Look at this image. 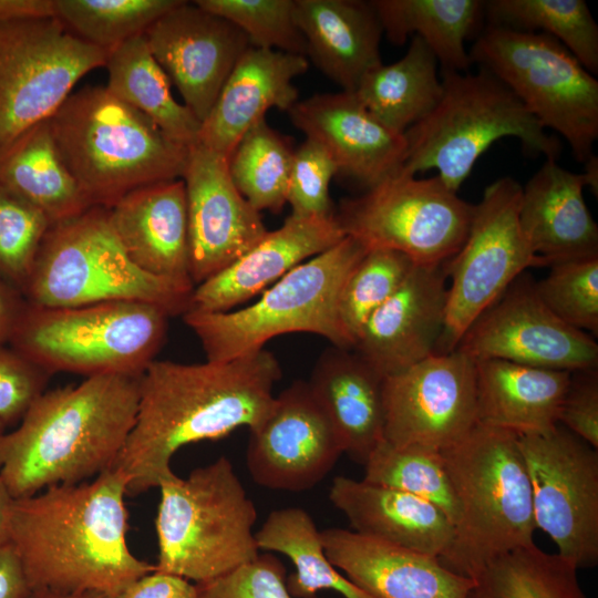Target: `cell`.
Returning a JSON list of instances; mask_svg holds the SVG:
<instances>
[{"mask_svg":"<svg viewBox=\"0 0 598 598\" xmlns=\"http://www.w3.org/2000/svg\"><path fill=\"white\" fill-rule=\"evenodd\" d=\"M436 106L404 133L402 169L411 175L435 169L457 193L477 159L492 144L516 137L530 154L557 159L559 140L549 136L518 97L484 68L475 73L443 72Z\"/></svg>","mask_w":598,"mask_h":598,"instance_id":"cell-7","label":"cell"},{"mask_svg":"<svg viewBox=\"0 0 598 598\" xmlns=\"http://www.w3.org/2000/svg\"><path fill=\"white\" fill-rule=\"evenodd\" d=\"M584 165L578 174L546 159L522 189L519 225L543 266L598 256V226L584 198L586 186L597 195V156Z\"/></svg>","mask_w":598,"mask_h":598,"instance_id":"cell-23","label":"cell"},{"mask_svg":"<svg viewBox=\"0 0 598 598\" xmlns=\"http://www.w3.org/2000/svg\"><path fill=\"white\" fill-rule=\"evenodd\" d=\"M415 264L404 254L368 249L348 275L338 298V318L352 349L363 324L402 285Z\"/></svg>","mask_w":598,"mask_h":598,"instance_id":"cell-42","label":"cell"},{"mask_svg":"<svg viewBox=\"0 0 598 598\" xmlns=\"http://www.w3.org/2000/svg\"><path fill=\"white\" fill-rule=\"evenodd\" d=\"M437 64L424 41L413 35L399 61L370 70L353 93L381 123L404 134L429 115L442 96Z\"/></svg>","mask_w":598,"mask_h":598,"instance_id":"cell-34","label":"cell"},{"mask_svg":"<svg viewBox=\"0 0 598 598\" xmlns=\"http://www.w3.org/2000/svg\"><path fill=\"white\" fill-rule=\"evenodd\" d=\"M112 598H198V589L184 577L155 569L133 580Z\"/></svg>","mask_w":598,"mask_h":598,"instance_id":"cell-50","label":"cell"},{"mask_svg":"<svg viewBox=\"0 0 598 598\" xmlns=\"http://www.w3.org/2000/svg\"><path fill=\"white\" fill-rule=\"evenodd\" d=\"M332 565L372 598H468L474 579L447 568L440 558L354 530H321Z\"/></svg>","mask_w":598,"mask_h":598,"instance_id":"cell-24","label":"cell"},{"mask_svg":"<svg viewBox=\"0 0 598 598\" xmlns=\"http://www.w3.org/2000/svg\"><path fill=\"white\" fill-rule=\"evenodd\" d=\"M105 87L117 99L152 120L175 142L190 147L198 143L202 123L171 91L172 82L153 56L144 34L110 52Z\"/></svg>","mask_w":598,"mask_h":598,"instance_id":"cell-35","label":"cell"},{"mask_svg":"<svg viewBox=\"0 0 598 598\" xmlns=\"http://www.w3.org/2000/svg\"><path fill=\"white\" fill-rule=\"evenodd\" d=\"M339 168L330 153L307 138L293 151L287 203L291 214L301 217L334 215L329 195L331 179Z\"/></svg>","mask_w":598,"mask_h":598,"instance_id":"cell-46","label":"cell"},{"mask_svg":"<svg viewBox=\"0 0 598 598\" xmlns=\"http://www.w3.org/2000/svg\"><path fill=\"white\" fill-rule=\"evenodd\" d=\"M329 498L354 532L443 559L454 526L432 503L406 492L347 476L333 478Z\"/></svg>","mask_w":598,"mask_h":598,"instance_id":"cell-28","label":"cell"},{"mask_svg":"<svg viewBox=\"0 0 598 598\" xmlns=\"http://www.w3.org/2000/svg\"><path fill=\"white\" fill-rule=\"evenodd\" d=\"M295 148L262 118L249 128L228 158L231 179L259 213H279L287 204Z\"/></svg>","mask_w":598,"mask_h":598,"instance_id":"cell-39","label":"cell"},{"mask_svg":"<svg viewBox=\"0 0 598 598\" xmlns=\"http://www.w3.org/2000/svg\"><path fill=\"white\" fill-rule=\"evenodd\" d=\"M442 454L458 507L441 559L447 568L474 579L501 556L534 545L532 485L517 434L477 423Z\"/></svg>","mask_w":598,"mask_h":598,"instance_id":"cell-5","label":"cell"},{"mask_svg":"<svg viewBox=\"0 0 598 598\" xmlns=\"http://www.w3.org/2000/svg\"><path fill=\"white\" fill-rule=\"evenodd\" d=\"M195 286L152 276L128 258L109 220L92 206L51 225L22 290L39 307H75L107 301H142L183 316Z\"/></svg>","mask_w":598,"mask_h":598,"instance_id":"cell-8","label":"cell"},{"mask_svg":"<svg viewBox=\"0 0 598 598\" xmlns=\"http://www.w3.org/2000/svg\"><path fill=\"white\" fill-rule=\"evenodd\" d=\"M22 565L10 544L0 547V598H25L30 592Z\"/></svg>","mask_w":598,"mask_h":598,"instance_id":"cell-51","label":"cell"},{"mask_svg":"<svg viewBox=\"0 0 598 598\" xmlns=\"http://www.w3.org/2000/svg\"><path fill=\"white\" fill-rule=\"evenodd\" d=\"M536 292L563 322L598 333V256L555 262Z\"/></svg>","mask_w":598,"mask_h":598,"instance_id":"cell-44","label":"cell"},{"mask_svg":"<svg viewBox=\"0 0 598 598\" xmlns=\"http://www.w3.org/2000/svg\"><path fill=\"white\" fill-rule=\"evenodd\" d=\"M346 237L336 215L290 214L245 255L195 286L188 310L229 311L265 291L293 268Z\"/></svg>","mask_w":598,"mask_h":598,"instance_id":"cell-25","label":"cell"},{"mask_svg":"<svg viewBox=\"0 0 598 598\" xmlns=\"http://www.w3.org/2000/svg\"><path fill=\"white\" fill-rule=\"evenodd\" d=\"M478 423L517 435L558 425L571 372L505 360L475 361Z\"/></svg>","mask_w":598,"mask_h":598,"instance_id":"cell-31","label":"cell"},{"mask_svg":"<svg viewBox=\"0 0 598 598\" xmlns=\"http://www.w3.org/2000/svg\"><path fill=\"white\" fill-rule=\"evenodd\" d=\"M182 179L187 204L189 277L197 286L245 255L268 229L260 213L235 186L225 155L194 144Z\"/></svg>","mask_w":598,"mask_h":598,"instance_id":"cell-19","label":"cell"},{"mask_svg":"<svg viewBox=\"0 0 598 598\" xmlns=\"http://www.w3.org/2000/svg\"><path fill=\"white\" fill-rule=\"evenodd\" d=\"M58 150L91 206L182 178L188 150L105 86L72 93L49 118Z\"/></svg>","mask_w":598,"mask_h":598,"instance_id":"cell-4","label":"cell"},{"mask_svg":"<svg viewBox=\"0 0 598 598\" xmlns=\"http://www.w3.org/2000/svg\"><path fill=\"white\" fill-rule=\"evenodd\" d=\"M288 114L307 138L330 153L339 174L367 189L400 169L405 161L404 134L381 123L353 92L315 94L297 101Z\"/></svg>","mask_w":598,"mask_h":598,"instance_id":"cell-22","label":"cell"},{"mask_svg":"<svg viewBox=\"0 0 598 598\" xmlns=\"http://www.w3.org/2000/svg\"><path fill=\"white\" fill-rule=\"evenodd\" d=\"M13 503V496L0 477V547L9 544Z\"/></svg>","mask_w":598,"mask_h":598,"instance_id":"cell-54","label":"cell"},{"mask_svg":"<svg viewBox=\"0 0 598 598\" xmlns=\"http://www.w3.org/2000/svg\"><path fill=\"white\" fill-rule=\"evenodd\" d=\"M502 81L546 130L558 132L585 164L598 138V81L557 40L488 24L468 52Z\"/></svg>","mask_w":598,"mask_h":598,"instance_id":"cell-11","label":"cell"},{"mask_svg":"<svg viewBox=\"0 0 598 598\" xmlns=\"http://www.w3.org/2000/svg\"><path fill=\"white\" fill-rule=\"evenodd\" d=\"M344 453L340 436L308 381L275 395L264 421L250 431L246 464L255 483L302 492L320 483Z\"/></svg>","mask_w":598,"mask_h":598,"instance_id":"cell-18","label":"cell"},{"mask_svg":"<svg viewBox=\"0 0 598 598\" xmlns=\"http://www.w3.org/2000/svg\"><path fill=\"white\" fill-rule=\"evenodd\" d=\"M55 18L54 0H0V23Z\"/></svg>","mask_w":598,"mask_h":598,"instance_id":"cell-53","label":"cell"},{"mask_svg":"<svg viewBox=\"0 0 598 598\" xmlns=\"http://www.w3.org/2000/svg\"><path fill=\"white\" fill-rule=\"evenodd\" d=\"M141 375H93L45 391L0 437V477L13 498L112 468L135 421Z\"/></svg>","mask_w":598,"mask_h":598,"instance_id":"cell-3","label":"cell"},{"mask_svg":"<svg viewBox=\"0 0 598 598\" xmlns=\"http://www.w3.org/2000/svg\"><path fill=\"white\" fill-rule=\"evenodd\" d=\"M25 598H112L94 591H60L51 589H31Z\"/></svg>","mask_w":598,"mask_h":598,"instance_id":"cell-55","label":"cell"},{"mask_svg":"<svg viewBox=\"0 0 598 598\" xmlns=\"http://www.w3.org/2000/svg\"><path fill=\"white\" fill-rule=\"evenodd\" d=\"M0 185L39 208L52 225L92 207L58 150L49 120L0 150Z\"/></svg>","mask_w":598,"mask_h":598,"instance_id":"cell-32","label":"cell"},{"mask_svg":"<svg viewBox=\"0 0 598 598\" xmlns=\"http://www.w3.org/2000/svg\"><path fill=\"white\" fill-rule=\"evenodd\" d=\"M536 528L576 568L598 564V451L560 424L517 435Z\"/></svg>","mask_w":598,"mask_h":598,"instance_id":"cell-15","label":"cell"},{"mask_svg":"<svg viewBox=\"0 0 598 598\" xmlns=\"http://www.w3.org/2000/svg\"><path fill=\"white\" fill-rule=\"evenodd\" d=\"M281 375L278 360L265 348L225 362L154 360L140 377L135 421L112 467L126 476L127 495L171 477V461L181 447L258 427Z\"/></svg>","mask_w":598,"mask_h":598,"instance_id":"cell-1","label":"cell"},{"mask_svg":"<svg viewBox=\"0 0 598 598\" xmlns=\"http://www.w3.org/2000/svg\"><path fill=\"white\" fill-rule=\"evenodd\" d=\"M473 208L437 175L416 178L401 167L362 195L342 199L334 215L344 235L368 249H391L415 265L434 266L460 250Z\"/></svg>","mask_w":598,"mask_h":598,"instance_id":"cell-12","label":"cell"},{"mask_svg":"<svg viewBox=\"0 0 598 598\" xmlns=\"http://www.w3.org/2000/svg\"><path fill=\"white\" fill-rule=\"evenodd\" d=\"M124 251L140 269L193 283L185 184L182 178L140 187L107 208Z\"/></svg>","mask_w":598,"mask_h":598,"instance_id":"cell-27","label":"cell"},{"mask_svg":"<svg viewBox=\"0 0 598 598\" xmlns=\"http://www.w3.org/2000/svg\"><path fill=\"white\" fill-rule=\"evenodd\" d=\"M309 68L305 55L250 47L224 83L202 123L198 143L229 158L237 143L271 107L298 101L293 80Z\"/></svg>","mask_w":598,"mask_h":598,"instance_id":"cell-26","label":"cell"},{"mask_svg":"<svg viewBox=\"0 0 598 598\" xmlns=\"http://www.w3.org/2000/svg\"><path fill=\"white\" fill-rule=\"evenodd\" d=\"M127 478L110 468L91 482L48 487L14 499L9 544L30 589L111 597L155 570L126 543Z\"/></svg>","mask_w":598,"mask_h":598,"instance_id":"cell-2","label":"cell"},{"mask_svg":"<svg viewBox=\"0 0 598 598\" xmlns=\"http://www.w3.org/2000/svg\"><path fill=\"white\" fill-rule=\"evenodd\" d=\"M169 317L142 301L58 308L27 302L9 343L50 374L137 377L156 360Z\"/></svg>","mask_w":598,"mask_h":598,"instance_id":"cell-10","label":"cell"},{"mask_svg":"<svg viewBox=\"0 0 598 598\" xmlns=\"http://www.w3.org/2000/svg\"><path fill=\"white\" fill-rule=\"evenodd\" d=\"M558 424L598 450L597 370L571 373Z\"/></svg>","mask_w":598,"mask_h":598,"instance_id":"cell-49","label":"cell"},{"mask_svg":"<svg viewBox=\"0 0 598 598\" xmlns=\"http://www.w3.org/2000/svg\"><path fill=\"white\" fill-rule=\"evenodd\" d=\"M363 480L421 497L455 526L458 507L442 451L417 445H393L381 441L363 464Z\"/></svg>","mask_w":598,"mask_h":598,"instance_id":"cell-40","label":"cell"},{"mask_svg":"<svg viewBox=\"0 0 598 598\" xmlns=\"http://www.w3.org/2000/svg\"><path fill=\"white\" fill-rule=\"evenodd\" d=\"M489 24L550 35L592 75L598 72V25L584 0H489Z\"/></svg>","mask_w":598,"mask_h":598,"instance_id":"cell-38","label":"cell"},{"mask_svg":"<svg viewBox=\"0 0 598 598\" xmlns=\"http://www.w3.org/2000/svg\"><path fill=\"white\" fill-rule=\"evenodd\" d=\"M523 186L512 177L489 184L474 205L466 239L445 262L447 302L443 340L456 348L470 326L529 267L543 266L518 219Z\"/></svg>","mask_w":598,"mask_h":598,"instance_id":"cell-14","label":"cell"},{"mask_svg":"<svg viewBox=\"0 0 598 598\" xmlns=\"http://www.w3.org/2000/svg\"><path fill=\"white\" fill-rule=\"evenodd\" d=\"M158 488L156 570L204 584L259 555L256 505L229 458L220 456L186 477L174 473Z\"/></svg>","mask_w":598,"mask_h":598,"instance_id":"cell-6","label":"cell"},{"mask_svg":"<svg viewBox=\"0 0 598 598\" xmlns=\"http://www.w3.org/2000/svg\"><path fill=\"white\" fill-rule=\"evenodd\" d=\"M181 0H54L55 18L81 40L106 52L144 34Z\"/></svg>","mask_w":598,"mask_h":598,"instance_id":"cell-41","label":"cell"},{"mask_svg":"<svg viewBox=\"0 0 598 598\" xmlns=\"http://www.w3.org/2000/svg\"><path fill=\"white\" fill-rule=\"evenodd\" d=\"M282 563L271 554L204 584H196L198 598H293L286 584Z\"/></svg>","mask_w":598,"mask_h":598,"instance_id":"cell-47","label":"cell"},{"mask_svg":"<svg viewBox=\"0 0 598 598\" xmlns=\"http://www.w3.org/2000/svg\"><path fill=\"white\" fill-rule=\"evenodd\" d=\"M255 538L259 549L280 553L292 561L296 571L286 584L293 598H316L323 589L344 598H372L329 560L321 532L307 511L286 507L270 512Z\"/></svg>","mask_w":598,"mask_h":598,"instance_id":"cell-36","label":"cell"},{"mask_svg":"<svg viewBox=\"0 0 598 598\" xmlns=\"http://www.w3.org/2000/svg\"><path fill=\"white\" fill-rule=\"evenodd\" d=\"M197 6L237 27L254 48L307 54L293 0H196Z\"/></svg>","mask_w":598,"mask_h":598,"instance_id":"cell-43","label":"cell"},{"mask_svg":"<svg viewBox=\"0 0 598 598\" xmlns=\"http://www.w3.org/2000/svg\"><path fill=\"white\" fill-rule=\"evenodd\" d=\"M50 373L12 347L0 346V422H20L45 392Z\"/></svg>","mask_w":598,"mask_h":598,"instance_id":"cell-48","label":"cell"},{"mask_svg":"<svg viewBox=\"0 0 598 598\" xmlns=\"http://www.w3.org/2000/svg\"><path fill=\"white\" fill-rule=\"evenodd\" d=\"M384 440L444 450L477 423L476 367L464 352H435L383 379Z\"/></svg>","mask_w":598,"mask_h":598,"instance_id":"cell-16","label":"cell"},{"mask_svg":"<svg viewBox=\"0 0 598 598\" xmlns=\"http://www.w3.org/2000/svg\"><path fill=\"white\" fill-rule=\"evenodd\" d=\"M388 40L405 43L416 35L432 51L442 72H468L473 64L465 48L484 14L481 0H372Z\"/></svg>","mask_w":598,"mask_h":598,"instance_id":"cell-33","label":"cell"},{"mask_svg":"<svg viewBox=\"0 0 598 598\" xmlns=\"http://www.w3.org/2000/svg\"><path fill=\"white\" fill-rule=\"evenodd\" d=\"M109 52L74 35L56 18L0 23V150L49 120Z\"/></svg>","mask_w":598,"mask_h":598,"instance_id":"cell-13","label":"cell"},{"mask_svg":"<svg viewBox=\"0 0 598 598\" xmlns=\"http://www.w3.org/2000/svg\"><path fill=\"white\" fill-rule=\"evenodd\" d=\"M51 221L0 185V279L22 293Z\"/></svg>","mask_w":598,"mask_h":598,"instance_id":"cell-45","label":"cell"},{"mask_svg":"<svg viewBox=\"0 0 598 598\" xmlns=\"http://www.w3.org/2000/svg\"><path fill=\"white\" fill-rule=\"evenodd\" d=\"M144 37L184 104L200 123L234 66L251 47L231 22L194 1L183 0L157 19Z\"/></svg>","mask_w":598,"mask_h":598,"instance_id":"cell-20","label":"cell"},{"mask_svg":"<svg viewBox=\"0 0 598 598\" xmlns=\"http://www.w3.org/2000/svg\"><path fill=\"white\" fill-rule=\"evenodd\" d=\"M474 361L498 359L568 372L597 370L598 344L557 318L522 275L464 332L456 348Z\"/></svg>","mask_w":598,"mask_h":598,"instance_id":"cell-17","label":"cell"},{"mask_svg":"<svg viewBox=\"0 0 598 598\" xmlns=\"http://www.w3.org/2000/svg\"><path fill=\"white\" fill-rule=\"evenodd\" d=\"M578 569L535 544L492 561L474 578L468 598H587Z\"/></svg>","mask_w":598,"mask_h":598,"instance_id":"cell-37","label":"cell"},{"mask_svg":"<svg viewBox=\"0 0 598 598\" xmlns=\"http://www.w3.org/2000/svg\"><path fill=\"white\" fill-rule=\"evenodd\" d=\"M368 248L351 236L300 264L251 305L223 312L187 310L206 361L225 362L264 349L272 338L307 332L351 349L338 318V298L348 275Z\"/></svg>","mask_w":598,"mask_h":598,"instance_id":"cell-9","label":"cell"},{"mask_svg":"<svg viewBox=\"0 0 598 598\" xmlns=\"http://www.w3.org/2000/svg\"><path fill=\"white\" fill-rule=\"evenodd\" d=\"M353 461L364 464L384 440L383 378L352 349L330 347L308 381Z\"/></svg>","mask_w":598,"mask_h":598,"instance_id":"cell-30","label":"cell"},{"mask_svg":"<svg viewBox=\"0 0 598 598\" xmlns=\"http://www.w3.org/2000/svg\"><path fill=\"white\" fill-rule=\"evenodd\" d=\"M296 23L307 54L342 91L354 92L362 78L381 64L383 33L370 1L293 0Z\"/></svg>","mask_w":598,"mask_h":598,"instance_id":"cell-29","label":"cell"},{"mask_svg":"<svg viewBox=\"0 0 598 598\" xmlns=\"http://www.w3.org/2000/svg\"><path fill=\"white\" fill-rule=\"evenodd\" d=\"M445 262L415 265L396 291L363 324L352 350L381 378L436 352L445 327Z\"/></svg>","mask_w":598,"mask_h":598,"instance_id":"cell-21","label":"cell"},{"mask_svg":"<svg viewBox=\"0 0 598 598\" xmlns=\"http://www.w3.org/2000/svg\"><path fill=\"white\" fill-rule=\"evenodd\" d=\"M6 426L0 422V437L4 434Z\"/></svg>","mask_w":598,"mask_h":598,"instance_id":"cell-56","label":"cell"},{"mask_svg":"<svg viewBox=\"0 0 598 598\" xmlns=\"http://www.w3.org/2000/svg\"><path fill=\"white\" fill-rule=\"evenodd\" d=\"M25 303L19 290L0 279V346L10 341Z\"/></svg>","mask_w":598,"mask_h":598,"instance_id":"cell-52","label":"cell"}]
</instances>
